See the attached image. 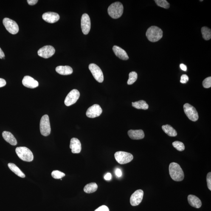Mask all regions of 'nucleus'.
<instances>
[{
	"label": "nucleus",
	"instance_id": "38",
	"mask_svg": "<svg viewBox=\"0 0 211 211\" xmlns=\"http://www.w3.org/2000/svg\"><path fill=\"white\" fill-rule=\"evenodd\" d=\"M6 81L3 79L0 78V88L5 86L6 85Z\"/></svg>",
	"mask_w": 211,
	"mask_h": 211
},
{
	"label": "nucleus",
	"instance_id": "12",
	"mask_svg": "<svg viewBox=\"0 0 211 211\" xmlns=\"http://www.w3.org/2000/svg\"><path fill=\"white\" fill-rule=\"evenodd\" d=\"M81 27L82 32L84 35L89 33L91 28V22L90 18L87 14L82 15L81 18Z\"/></svg>",
	"mask_w": 211,
	"mask_h": 211
},
{
	"label": "nucleus",
	"instance_id": "4",
	"mask_svg": "<svg viewBox=\"0 0 211 211\" xmlns=\"http://www.w3.org/2000/svg\"><path fill=\"white\" fill-rule=\"evenodd\" d=\"M16 153L20 159L25 162H31L33 160V154L31 150L25 147H17Z\"/></svg>",
	"mask_w": 211,
	"mask_h": 211
},
{
	"label": "nucleus",
	"instance_id": "36",
	"mask_svg": "<svg viewBox=\"0 0 211 211\" xmlns=\"http://www.w3.org/2000/svg\"><path fill=\"white\" fill-rule=\"evenodd\" d=\"M28 3L30 5H34L38 2V0H27Z\"/></svg>",
	"mask_w": 211,
	"mask_h": 211
},
{
	"label": "nucleus",
	"instance_id": "6",
	"mask_svg": "<svg viewBox=\"0 0 211 211\" xmlns=\"http://www.w3.org/2000/svg\"><path fill=\"white\" fill-rule=\"evenodd\" d=\"M115 158L117 162L125 164L131 162L133 159L131 154L124 151H118L115 154Z\"/></svg>",
	"mask_w": 211,
	"mask_h": 211
},
{
	"label": "nucleus",
	"instance_id": "5",
	"mask_svg": "<svg viewBox=\"0 0 211 211\" xmlns=\"http://www.w3.org/2000/svg\"><path fill=\"white\" fill-rule=\"evenodd\" d=\"M40 133L42 135L47 136L49 135L51 132L50 123L49 116L45 115L41 118L40 122Z\"/></svg>",
	"mask_w": 211,
	"mask_h": 211
},
{
	"label": "nucleus",
	"instance_id": "18",
	"mask_svg": "<svg viewBox=\"0 0 211 211\" xmlns=\"http://www.w3.org/2000/svg\"><path fill=\"white\" fill-rule=\"evenodd\" d=\"M113 50L116 56L120 59L124 60H126L129 59V57L126 52L119 47L114 46L113 47Z\"/></svg>",
	"mask_w": 211,
	"mask_h": 211
},
{
	"label": "nucleus",
	"instance_id": "2",
	"mask_svg": "<svg viewBox=\"0 0 211 211\" xmlns=\"http://www.w3.org/2000/svg\"><path fill=\"white\" fill-rule=\"evenodd\" d=\"M163 33V31L160 28L152 26L147 29L146 36L149 41L155 42L162 38Z\"/></svg>",
	"mask_w": 211,
	"mask_h": 211
},
{
	"label": "nucleus",
	"instance_id": "28",
	"mask_svg": "<svg viewBox=\"0 0 211 211\" xmlns=\"http://www.w3.org/2000/svg\"><path fill=\"white\" fill-rule=\"evenodd\" d=\"M129 79L127 82L128 85H132L137 80L138 78L137 74L135 72H131L129 75Z\"/></svg>",
	"mask_w": 211,
	"mask_h": 211
},
{
	"label": "nucleus",
	"instance_id": "24",
	"mask_svg": "<svg viewBox=\"0 0 211 211\" xmlns=\"http://www.w3.org/2000/svg\"><path fill=\"white\" fill-rule=\"evenodd\" d=\"M132 105L136 109L147 110L149 108V105L145 101L140 100L135 102H133Z\"/></svg>",
	"mask_w": 211,
	"mask_h": 211
},
{
	"label": "nucleus",
	"instance_id": "3",
	"mask_svg": "<svg viewBox=\"0 0 211 211\" xmlns=\"http://www.w3.org/2000/svg\"><path fill=\"white\" fill-rule=\"evenodd\" d=\"M124 7L121 3L117 2L114 3L108 7V14L111 18L117 19L121 17L123 13Z\"/></svg>",
	"mask_w": 211,
	"mask_h": 211
},
{
	"label": "nucleus",
	"instance_id": "41",
	"mask_svg": "<svg viewBox=\"0 0 211 211\" xmlns=\"http://www.w3.org/2000/svg\"><path fill=\"white\" fill-rule=\"evenodd\" d=\"M4 57H5V55L2 50L0 48V59H4Z\"/></svg>",
	"mask_w": 211,
	"mask_h": 211
},
{
	"label": "nucleus",
	"instance_id": "20",
	"mask_svg": "<svg viewBox=\"0 0 211 211\" xmlns=\"http://www.w3.org/2000/svg\"><path fill=\"white\" fill-rule=\"evenodd\" d=\"M189 204L192 207L199 209L202 205V203L199 198L194 195H189L188 196Z\"/></svg>",
	"mask_w": 211,
	"mask_h": 211
},
{
	"label": "nucleus",
	"instance_id": "23",
	"mask_svg": "<svg viewBox=\"0 0 211 211\" xmlns=\"http://www.w3.org/2000/svg\"><path fill=\"white\" fill-rule=\"evenodd\" d=\"M162 128L164 132L166 133L169 136L174 137L177 135L176 130L174 129L171 125H164L162 126Z\"/></svg>",
	"mask_w": 211,
	"mask_h": 211
},
{
	"label": "nucleus",
	"instance_id": "19",
	"mask_svg": "<svg viewBox=\"0 0 211 211\" xmlns=\"http://www.w3.org/2000/svg\"><path fill=\"white\" fill-rule=\"evenodd\" d=\"M128 135L131 139L133 140H140L144 139L145 135L142 130H130L128 131Z\"/></svg>",
	"mask_w": 211,
	"mask_h": 211
},
{
	"label": "nucleus",
	"instance_id": "34",
	"mask_svg": "<svg viewBox=\"0 0 211 211\" xmlns=\"http://www.w3.org/2000/svg\"><path fill=\"white\" fill-rule=\"evenodd\" d=\"M189 78L186 74H183L181 76L180 82L181 83H186L189 81Z\"/></svg>",
	"mask_w": 211,
	"mask_h": 211
},
{
	"label": "nucleus",
	"instance_id": "35",
	"mask_svg": "<svg viewBox=\"0 0 211 211\" xmlns=\"http://www.w3.org/2000/svg\"><path fill=\"white\" fill-rule=\"evenodd\" d=\"M95 211H110L109 208L105 205H102L100 206Z\"/></svg>",
	"mask_w": 211,
	"mask_h": 211
},
{
	"label": "nucleus",
	"instance_id": "15",
	"mask_svg": "<svg viewBox=\"0 0 211 211\" xmlns=\"http://www.w3.org/2000/svg\"><path fill=\"white\" fill-rule=\"evenodd\" d=\"M42 18L47 22L52 24L58 21L60 19V16L55 12H48L43 14Z\"/></svg>",
	"mask_w": 211,
	"mask_h": 211
},
{
	"label": "nucleus",
	"instance_id": "25",
	"mask_svg": "<svg viewBox=\"0 0 211 211\" xmlns=\"http://www.w3.org/2000/svg\"><path fill=\"white\" fill-rule=\"evenodd\" d=\"M8 166L10 169L15 173L18 176L20 177L24 178L25 177V175L23 173V172L15 164L13 163H9L8 164Z\"/></svg>",
	"mask_w": 211,
	"mask_h": 211
},
{
	"label": "nucleus",
	"instance_id": "10",
	"mask_svg": "<svg viewBox=\"0 0 211 211\" xmlns=\"http://www.w3.org/2000/svg\"><path fill=\"white\" fill-rule=\"evenodd\" d=\"M80 93L76 89L71 91L65 99V104L66 106H69L75 104L80 97Z\"/></svg>",
	"mask_w": 211,
	"mask_h": 211
},
{
	"label": "nucleus",
	"instance_id": "9",
	"mask_svg": "<svg viewBox=\"0 0 211 211\" xmlns=\"http://www.w3.org/2000/svg\"><path fill=\"white\" fill-rule=\"evenodd\" d=\"M89 69L97 81L100 83L103 81V73L98 66L94 63H91L89 65Z\"/></svg>",
	"mask_w": 211,
	"mask_h": 211
},
{
	"label": "nucleus",
	"instance_id": "33",
	"mask_svg": "<svg viewBox=\"0 0 211 211\" xmlns=\"http://www.w3.org/2000/svg\"><path fill=\"white\" fill-rule=\"evenodd\" d=\"M206 181H207L208 188L211 190V173L209 172L208 173L206 176Z\"/></svg>",
	"mask_w": 211,
	"mask_h": 211
},
{
	"label": "nucleus",
	"instance_id": "1",
	"mask_svg": "<svg viewBox=\"0 0 211 211\" xmlns=\"http://www.w3.org/2000/svg\"><path fill=\"white\" fill-rule=\"evenodd\" d=\"M169 172L172 179L176 181H181L184 178V174L180 166L176 163L172 162L169 166Z\"/></svg>",
	"mask_w": 211,
	"mask_h": 211
},
{
	"label": "nucleus",
	"instance_id": "14",
	"mask_svg": "<svg viewBox=\"0 0 211 211\" xmlns=\"http://www.w3.org/2000/svg\"><path fill=\"white\" fill-rule=\"evenodd\" d=\"M144 194L143 191L142 190H138L135 191L130 198V202L131 205H139L142 201Z\"/></svg>",
	"mask_w": 211,
	"mask_h": 211
},
{
	"label": "nucleus",
	"instance_id": "37",
	"mask_svg": "<svg viewBox=\"0 0 211 211\" xmlns=\"http://www.w3.org/2000/svg\"><path fill=\"white\" fill-rule=\"evenodd\" d=\"M115 174L116 176L118 177H120L122 176V173L121 170L119 169H117L115 170Z\"/></svg>",
	"mask_w": 211,
	"mask_h": 211
},
{
	"label": "nucleus",
	"instance_id": "30",
	"mask_svg": "<svg viewBox=\"0 0 211 211\" xmlns=\"http://www.w3.org/2000/svg\"><path fill=\"white\" fill-rule=\"evenodd\" d=\"M173 145L174 148L178 151H182L185 149L184 144L182 142L176 141L173 143Z\"/></svg>",
	"mask_w": 211,
	"mask_h": 211
},
{
	"label": "nucleus",
	"instance_id": "29",
	"mask_svg": "<svg viewBox=\"0 0 211 211\" xmlns=\"http://www.w3.org/2000/svg\"><path fill=\"white\" fill-rule=\"evenodd\" d=\"M157 5L159 7L165 9H168L170 7V4L166 0H155Z\"/></svg>",
	"mask_w": 211,
	"mask_h": 211
},
{
	"label": "nucleus",
	"instance_id": "40",
	"mask_svg": "<svg viewBox=\"0 0 211 211\" xmlns=\"http://www.w3.org/2000/svg\"><path fill=\"white\" fill-rule=\"evenodd\" d=\"M180 67L181 69L183 71H186L187 70V66H186V65L183 64V63L180 65Z\"/></svg>",
	"mask_w": 211,
	"mask_h": 211
},
{
	"label": "nucleus",
	"instance_id": "7",
	"mask_svg": "<svg viewBox=\"0 0 211 211\" xmlns=\"http://www.w3.org/2000/svg\"><path fill=\"white\" fill-rule=\"evenodd\" d=\"M184 112L188 118L192 121L198 120L199 116L196 109L189 103H186L184 106Z\"/></svg>",
	"mask_w": 211,
	"mask_h": 211
},
{
	"label": "nucleus",
	"instance_id": "11",
	"mask_svg": "<svg viewBox=\"0 0 211 211\" xmlns=\"http://www.w3.org/2000/svg\"><path fill=\"white\" fill-rule=\"evenodd\" d=\"M55 48L51 46H46L40 48L38 51L39 56L44 58H48L52 56L55 53Z\"/></svg>",
	"mask_w": 211,
	"mask_h": 211
},
{
	"label": "nucleus",
	"instance_id": "27",
	"mask_svg": "<svg viewBox=\"0 0 211 211\" xmlns=\"http://www.w3.org/2000/svg\"><path fill=\"white\" fill-rule=\"evenodd\" d=\"M201 32L203 38L206 40H210L211 38V29L207 27H203L201 28Z\"/></svg>",
	"mask_w": 211,
	"mask_h": 211
},
{
	"label": "nucleus",
	"instance_id": "17",
	"mask_svg": "<svg viewBox=\"0 0 211 211\" xmlns=\"http://www.w3.org/2000/svg\"><path fill=\"white\" fill-rule=\"evenodd\" d=\"M70 148L74 154L80 153L81 150V145L80 141L77 138H73L71 139Z\"/></svg>",
	"mask_w": 211,
	"mask_h": 211
},
{
	"label": "nucleus",
	"instance_id": "31",
	"mask_svg": "<svg viewBox=\"0 0 211 211\" xmlns=\"http://www.w3.org/2000/svg\"><path fill=\"white\" fill-rule=\"evenodd\" d=\"M51 175L53 178L56 179H61V178L66 176V174L64 173L59 170H54L51 173Z\"/></svg>",
	"mask_w": 211,
	"mask_h": 211
},
{
	"label": "nucleus",
	"instance_id": "8",
	"mask_svg": "<svg viewBox=\"0 0 211 211\" xmlns=\"http://www.w3.org/2000/svg\"><path fill=\"white\" fill-rule=\"evenodd\" d=\"M3 24L7 30L11 34L15 35L19 31V27L16 22L10 18H4L3 20Z\"/></svg>",
	"mask_w": 211,
	"mask_h": 211
},
{
	"label": "nucleus",
	"instance_id": "13",
	"mask_svg": "<svg viewBox=\"0 0 211 211\" xmlns=\"http://www.w3.org/2000/svg\"><path fill=\"white\" fill-rule=\"evenodd\" d=\"M102 112V110L100 106L95 104L88 108L86 112L87 117L91 118H94L100 116Z\"/></svg>",
	"mask_w": 211,
	"mask_h": 211
},
{
	"label": "nucleus",
	"instance_id": "39",
	"mask_svg": "<svg viewBox=\"0 0 211 211\" xmlns=\"http://www.w3.org/2000/svg\"><path fill=\"white\" fill-rule=\"evenodd\" d=\"M111 177H112V176H111V173H108L105 175V177H104V178H105V179L106 180L108 181L111 179Z\"/></svg>",
	"mask_w": 211,
	"mask_h": 211
},
{
	"label": "nucleus",
	"instance_id": "16",
	"mask_svg": "<svg viewBox=\"0 0 211 211\" xmlns=\"http://www.w3.org/2000/svg\"><path fill=\"white\" fill-rule=\"evenodd\" d=\"M22 84L26 87L30 88H35L38 86V82L32 77L25 76L22 81Z\"/></svg>",
	"mask_w": 211,
	"mask_h": 211
},
{
	"label": "nucleus",
	"instance_id": "22",
	"mask_svg": "<svg viewBox=\"0 0 211 211\" xmlns=\"http://www.w3.org/2000/svg\"><path fill=\"white\" fill-rule=\"evenodd\" d=\"M56 71L62 75H68L72 74L73 69L69 66H59L56 68Z\"/></svg>",
	"mask_w": 211,
	"mask_h": 211
},
{
	"label": "nucleus",
	"instance_id": "26",
	"mask_svg": "<svg viewBox=\"0 0 211 211\" xmlns=\"http://www.w3.org/2000/svg\"><path fill=\"white\" fill-rule=\"evenodd\" d=\"M97 188L98 186L96 183H91L85 186L84 191L87 194L92 193L96 191Z\"/></svg>",
	"mask_w": 211,
	"mask_h": 211
},
{
	"label": "nucleus",
	"instance_id": "21",
	"mask_svg": "<svg viewBox=\"0 0 211 211\" xmlns=\"http://www.w3.org/2000/svg\"><path fill=\"white\" fill-rule=\"evenodd\" d=\"M2 135L4 139L11 145H15L17 144L16 139L10 132L4 131L3 132Z\"/></svg>",
	"mask_w": 211,
	"mask_h": 211
},
{
	"label": "nucleus",
	"instance_id": "42",
	"mask_svg": "<svg viewBox=\"0 0 211 211\" xmlns=\"http://www.w3.org/2000/svg\"><path fill=\"white\" fill-rule=\"evenodd\" d=\"M201 1V2H202V1Z\"/></svg>",
	"mask_w": 211,
	"mask_h": 211
},
{
	"label": "nucleus",
	"instance_id": "32",
	"mask_svg": "<svg viewBox=\"0 0 211 211\" xmlns=\"http://www.w3.org/2000/svg\"><path fill=\"white\" fill-rule=\"evenodd\" d=\"M203 85L204 88H210L211 86V77H208L204 79L203 82Z\"/></svg>",
	"mask_w": 211,
	"mask_h": 211
}]
</instances>
